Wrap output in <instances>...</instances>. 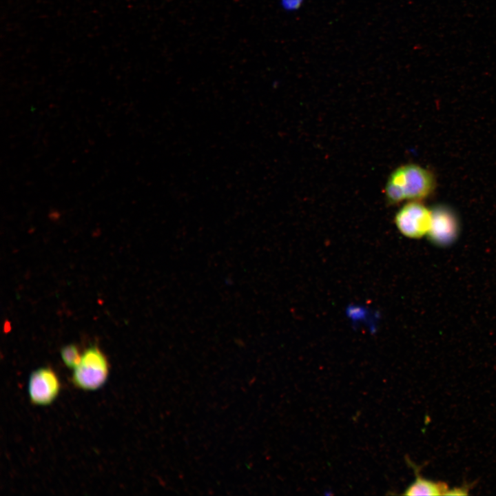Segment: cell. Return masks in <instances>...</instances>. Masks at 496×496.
Segmentation results:
<instances>
[{"instance_id":"cell-1","label":"cell","mask_w":496,"mask_h":496,"mask_svg":"<svg viewBox=\"0 0 496 496\" xmlns=\"http://www.w3.org/2000/svg\"><path fill=\"white\" fill-rule=\"evenodd\" d=\"M435 180L433 174L415 164L397 167L390 174L384 187L388 203L393 205L404 200H420L433 193Z\"/></svg>"},{"instance_id":"cell-2","label":"cell","mask_w":496,"mask_h":496,"mask_svg":"<svg viewBox=\"0 0 496 496\" xmlns=\"http://www.w3.org/2000/svg\"><path fill=\"white\" fill-rule=\"evenodd\" d=\"M110 372L107 358L96 346H91L81 354L79 364L73 369L72 383L84 391H95L106 382Z\"/></svg>"},{"instance_id":"cell-3","label":"cell","mask_w":496,"mask_h":496,"mask_svg":"<svg viewBox=\"0 0 496 496\" xmlns=\"http://www.w3.org/2000/svg\"><path fill=\"white\" fill-rule=\"evenodd\" d=\"M432 211L419 200H411L396 213L395 223L404 236L420 238L427 235L430 229Z\"/></svg>"},{"instance_id":"cell-4","label":"cell","mask_w":496,"mask_h":496,"mask_svg":"<svg viewBox=\"0 0 496 496\" xmlns=\"http://www.w3.org/2000/svg\"><path fill=\"white\" fill-rule=\"evenodd\" d=\"M60 389L59 377L50 367L39 368L33 371L29 377L28 391L34 404H51L59 395Z\"/></svg>"},{"instance_id":"cell-5","label":"cell","mask_w":496,"mask_h":496,"mask_svg":"<svg viewBox=\"0 0 496 496\" xmlns=\"http://www.w3.org/2000/svg\"><path fill=\"white\" fill-rule=\"evenodd\" d=\"M431 211V222L427 234L431 241L440 246L451 244L459 232L457 216L452 209L444 205L437 206Z\"/></svg>"},{"instance_id":"cell-6","label":"cell","mask_w":496,"mask_h":496,"mask_svg":"<svg viewBox=\"0 0 496 496\" xmlns=\"http://www.w3.org/2000/svg\"><path fill=\"white\" fill-rule=\"evenodd\" d=\"M413 468L415 471V480L405 489L403 495L409 496L445 495L448 489L446 484L426 479L420 475L418 469L415 466L413 465Z\"/></svg>"},{"instance_id":"cell-7","label":"cell","mask_w":496,"mask_h":496,"mask_svg":"<svg viewBox=\"0 0 496 496\" xmlns=\"http://www.w3.org/2000/svg\"><path fill=\"white\" fill-rule=\"evenodd\" d=\"M61 356L65 365L70 369H74L81 359L78 347L73 344L63 347L61 350Z\"/></svg>"},{"instance_id":"cell-8","label":"cell","mask_w":496,"mask_h":496,"mask_svg":"<svg viewBox=\"0 0 496 496\" xmlns=\"http://www.w3.org/2000/svg\"><path fill=\"white\" fill-rule=\"evenodd\" d=\"M303 1L304 0H280L282 7L287 11L297 10Z\"/></svg>"},{"instance_id":"cell-9","label":"cell","mask_w":496,"mask_h":496,"mask_svg":"<svg viewBox=\"0 0 496 496\" xmlns=\"http://www.w3.org/2000/svg\"><path fill=\"white\" fill-rule=\"evenodd\" d=\"M468 494V489L464 487H458L453 489H448L445 495H465Z\"/></svg>"}]
</instances>
